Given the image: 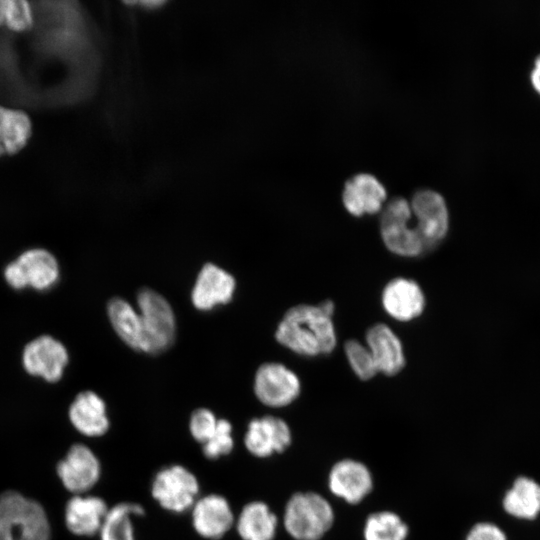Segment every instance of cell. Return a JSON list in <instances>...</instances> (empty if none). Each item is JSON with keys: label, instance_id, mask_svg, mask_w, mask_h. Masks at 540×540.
I'll return each mask as SVG.
<instances>
[{"label": "cell", "instance_id": "obj_14", "mask_svg": "<svg viewBox=\"0 0 540 540\" xmlns=\"http://www.w3.org/2000/svg\"><path fill=\"white\" fill-rule=\"evenodd\" d=\"M328 486L336 497L349 504H357L373 489V477L364 463L355 459H342L332 466Z\"/></svg>", "mask_w": 540, "mask_h": 540}, {"label": "cell", "instance_id": "obj_9", "mask_svg": "<svg viewBox=\"0 0 540 540\" xmlns=\"http://www.w3.org/2000/svg\"><path fill=\"white\" fill-rule=\"evenodd\" d=\"M24 370L48 383L58 382L69 362L65 345L51 335H40L29 341L21 357Z\"/></svg>", "mask_w": 540, "mask_h": 540}, {"label": "cell", "instance_id": "obj_31", "mask_svg": "<svg viewBox=\"0 0 540 540\" xmlns=\"http://www.w3.org/2000/svg\"><path fill=\"white\" fill-rule=\"evenodd\" d=\"M465 540H506V536L497 525L480 522L469 530Z\"/></svg>", "mask_w": 540, "mask_h": 540}, {"label": "cell", "instance_id": "obj_29", "mask_svg": "<svg viewBox=\"0 0 540 540\" xmlns=\"http://www.w3.org/2000/svg\"><path fill=\"white\" fill-rule=\"evenodd\" d=\"M201 446L204 456L210 460L229 455L234 448L232 424L226 419H219L214 433Z\"/></svg>", "mask_w": 540, "mask_h": 540}, {"label": "cell", "instance_id": "obj_25", "mask_svg": "<svg viewBox=\"0 0 540 540\" xmlns=\"http://www.w3.org/2000/svg\"><path fill=\"white\" fill-rule=\"evenodd\" d=\"M107 314L119 338L133 350L141 351L140 316L133 306L120 297H114L107 304Z\"/></svg>", "mask_w": 540, "mask_h": 540}, {"label": "cell", "instance_id": "obj_6", "mask_svg": "<svg viewBox=\"0 0 540 540\" xmlns=\"http://www.w3.org/2000/svg\"><path fill=\"white\" fill-rule=\"evenodd\" d=\"M412 210L403 197L391 199L380 218V232L386 248L403 257H417L427 248L416 226H411Z\"/></svg>", "mask_w": 540, "mask_h": 540}, {"label": "cell", "instance_id": "obj_30", "mask_svg": "<svg viewBox=\"0 0 540 540\" xmlns=\"http://www.w3.org/2000/svg\"><path fill=\"white\" fill-rule=\"evenodd\" d=\"M218 420L208 408L195 409L189 419V432L192 438L201 445L204 444L214 433Z\"/></svg>", "mask_w": 540, "mask_h": 540}, {"label": "cell", "instance_id": "obj_3", "mask_svg": "<svg viewBox=\"0 0 540 540\" xmlns=\"http://www.w3.org/2000/svg\"><path fill=\"white\" fill-rule=\"evenodd\" d=\"M282 522L295 540H320L333 525L334 510L316 492H297L287 501Z\"/></svg>", "mask_w": 540, "mask_h": 540}, {"label": "cell", "instance_id": "obj_17", "mask_svg": "<svg viewBox=\"0 0 540 540\" xmlns=\"http://www.w3.org/2000/svg\"><path fill=\"white\" fill-rule=\"evenodd\" d=\"M68 419L72 427L87 438L102 437L110 427L105 401L91 390L74 397L68 408Z\"/></svg>", "mask_w": 540, "mask_h": 540}, {"label": "cell", "instance_id": "obj_2", "mask_svg": "<svg viewBox=\"0 0 540 540\" xmlns=\"http://www.w3.org/2000/svg\"><path fill=\"white\" fill-rule=\"evenodd\" d=\"M52 528L44 506L9 489L0 494V540H51Z\"/></svg>", "mask_w": 540, "mask_h": 540}, {"label": "cell", "instance_id": "obj_27", "mask_svg": "<svg viewBox=\"0 0 540 540\" xmlns=\"http://www.w3.org/2000/svg\"><path fill=\"white\" fill-rule=\"evenodd\" d=\"M33 25V10L25 0H0V27L25 32Z\"/></svg>", "mask_w": 540, "mask_h": 540}, {"label": "cell", "instance_id": "obj_24", "mask_svg": "<svg viewBox=\"0 0 540 540\" xmlns=\"http://www.w3.org/2000/svg\"><path fill=\"white\" fill-rule=\"evenodd\" d=\"M505 511L520 519H534L540 513V485L531 478L519 477L503 499Z\"/></svg>", "mask_w": 540, "mask_h": 540}, {"label": "cell", "instance_id": "obj_18", "mask_svg": "<svg viewBox=\"0 0 540 540\" xmlns=\"http://www.w3.org/2000/svg\"><path fill=\"white\" fill-rule=\"evenodd\" d=\"M236 287L234 277L212 263H206L199 271L192 289L191 300L198 310H210L229 303Z\"/></svg>", "mask_w": 540, "mask_h": 540}, {"label": "cell", "instance_id": "obj_26", "mask_svg": "<svg viewBox=\"0 0 540 540\" xmlns=\"http://www.w3.org/2000/svg\"><path fill=\"white\" fill-rule=\"evenodd\" d=\"M408 526L392 511H378L370 514L363 527L364 540H406Z\"/></svg>", "mask_w": 540, "mask_h": 540}, {"label": "cell", "instance_id": "obj_15", "mask_svg": "<svg viewBox=\"0 0 540 540\" xmlns=\"http://www.w3.org/2000/svg\"><path fill=\"white\" fill-rule=\"evenodd\" d=\"M109 506L96 495H71L64 507L66 529L78 537H92L99 533Z\"/></svg>", "mask_w": 540, "mask_h": 540}, {"label": "cell", "instance_id": "obj_10", "mask_svg": "<svg viewBox=\"0 0 540 540\" xmlns=\"http://www.w3.org/2000/svg\"><path fill=\"white\" fill-rule=\"evenodd\" d=\"M301 391L298 376L283 364H262L254 378V393L264 405L281 408L294 402Z\"/></svg>", "mask_w": 540, "mask_h": 540}, {"label": "cell", "instance_id": "obj_13", "mask_svg": "<svg viewBox=\"0 0 540 540\" xmlns=\"http://www.w3.org/2000/svg\"><path fill=\"white\" fill-rule=\"evenodd\" d=\"M190 512L193 529L207 540L223 538L235 524L230 503L216 493L199 496Z\"/></svg>", "mask_w": 540, "mask_h": 540}, {"label": "cell", "instance_id": "obj_1", "mask_svg": "<svg viewBox=\"0 0 540 540\" xmlns=\"http://www.w3.org/2000/svg\"><path fill=\"white\" fill-rule=\"evenodd\" d=\"M335 305L325 300L318 305L291 307L275 332L276 340L291 351L307 357L330 354L337 336L332 320Z\"/></svg>", "mask_w": 540, "mask_h": 540}, {"label": "cell", "instance_id": "obj_21", "mask_svg": "<svg viewBox=\"0 0 540 540\" xmlns=\"http://www.w3.org/2000/svg\"><path fill=\"white\" fill-rule=\"evenodd\" d=\"M234 527L242 540H273L278 517L265 502L255 500L243 506Z\"/></svg>", "mask_w": 540, "mask_h": 540}, {"label": "cell", "instance_id": "obj_5", "mask_svg": "<svg viewBox=\"0 0 540 540\" xmlns=\"http://www.w3.org/2000/svg\"><path fill=\"white\" fill-rule=\"evenodd\" d=\"M6 283L14 290L31 288L48 291L60 278V267L56 257L47 249L30 248L9 262L3 271Z\"/></svg>", "mask_w": 540, "mask_h": 540}, {"label": "cell", "instance_id": "obj_28", "mask_svg": "<svg viewBox=\"0 0 540 540\" xmlns=\"http://www.w3.org/2000/svg\"><path fill=\"white\" fill-rule=\"evenodd\" d=\"M344 350L353 372L359 379L370 380L378 373L367 346L355 339H350L345 342Z\"/></svg>", "mask_w": 540, "mask_h": 540}, {"label": "cell", "instance_id": "obj_11", "mask_svg": "<svg viewBox=\"0 0 540 540\" xmlns=\"http://www.w3.org/2000/svg\"><path fill=\"white\" fill-rule=\"evenodd\" d=\"M410 206L426 248L442 241L449 229L448 208L442 195L431 189H420L414 193Z\"/></svg>", "mask_w": 540, "mask_h": 540}, {"label": "cell", "instance_id": "obj_12", "mask_svg": "<svg viewBox=\"0 0 540 540\" xmlns=\"http://www.w3.org/2000/svg\"><path fill=\"white\" fill-rule=\"evenodd\" d=\"M243 442L251 455L267 458L284 452L292 442V433L283 419L265 415L248 423Z\"/></svg>", "mask_w": 540, "mask_h": 540}, {"label": "cell", "instance_id": "obj_33", "mask_svg": "<svg viewBox=\"0 0 540 540\" xmlns=\"http://www.w3.org/2000/svg\"><path fill=\"white\" fill-rule=\"evenodd\" d=\"M138 3L142 4L143 6H146L147 8H156L164 4L165 1L164 0H144V1H138Z\"/></svg>", "mask_w": 540, "mask_h": 540}, {"label": "cell", "instance_id": "obj_16", "mask_svg": "<svg viewBox=\"0 0 540 540\" xmlns=\"http://www.w3.org/2000/svg\"><path fill=\"white\" fill-rule=\"evenodd\" d=\"M381 302L385 312L397 321L419 317L425 308V295L419 284L408 278L390 280L383 288Z\"/></svg>", "mask_w": 540, "mask_h": 540}, {"label": "cell", "instance_id": "obj_20", "mask_svg": "<svg viewBox=\"0 0 540 540\" xmlns=\"http://www.w3.org/2000/svg\"><path fill=\"white\" fill-rule=\"evenodd\" d=\"M365 339L378 373L394 376L404 368L402 343L388 325L377 323L371 326L366 332Z\"/></svg>", "mask_w": 540, "mask_h": 540}, {"label": "cell", "instance_id": "obj_32", "mask_svg": "<svg viewBox=\"0 0 540 540\" xmlns=\"http://www.w3.org/2000/svg\"><path fill=\"white\" fill-rule=\"evenodd\" d=\"M530 83L535 92L540 95V54L534 60L530 73Z\"/></svg>", "mask_w": 540, "mask_h": 540}, {"label": "cell", "instance_id": "obj_4", "mask_svg": "<svg viewBox=\"0 0 540 540\" xmlns=\"http://www.w3.org/2000/svg\"><path fill=\"white\" fill-rule=\"evenodd\" d=\"M141 322V352L159 354L174 342L176 322L169 302L156 291L142 288L137 293Z\"/></svg>", "mask_w": 540, "mask_h": 540}, {"label": "cell", "instance_id": "obj_23", "mask_svg": "<svg viewBox=\"0 0 540 540\" xmlns=\"http://www.w3.org/2000/svg\"><path fill=\"white\" fill-rule=\"evenodd\" d=\"M134 502H120L109 507L99 530V540H136L134 519L144 514Z\"/></svg>", "mask_w": 540, "mask_h": 540}, {"label": "cell", "instance_id": "obj_19", "mask_svg": "<svg viewBox=\"0 0 540 540\" xmlns=\"http://www.w3.org/2000/svg\"><path fill=\"white\" fill-rule=\"evenodd\" d=\"M386 198L384 185L372 174L358 173L344 185L342 201L353 216L375 214L382 209Z\"/></svg>", "mask_w": 540, "mask_h": 540}, {"label": "cell", "instance_id": "obj_8", "mask_svg": "<svg viewBox=\"0 0 540 540\" xmlns=\"http://www.w3.org/2000/svg\"><path fill=\"white\" fill-rule=\"evenodd\" d=\"M56 474L71 495L87 494L101 478V462L88 445L74 443L57 462Z\"/></svg>", "mask_w": 540, "mask_h": 540}, {"label": "cell", "instance_id": "obj_7", "mask_svg": "<svg viewBox=\"0 0 540 540\" xmlns=\"http://www.w3.org/2000/svg\"><path fill=\"white\" fill-rule=\"evenodd\" d=\"M200 485L192 471L180 464L157 471L151 483V495L164 510L180 514L190 511L199 497Z\"/></svg>", "mask_w": 540, "mask_h": 540}, {"label": "cell", "instance_id": "obj_22", "mask_svg": "<svg viewBox=\"0 0 540 540\" xmlns=\"http://www.w3.org/2000/svg\"><path fill=\"white\" fill-rule=\"evenodd\" d=\"M31 135L32 122L24 111L0 105V157L21 151Z\"/></svg>", "mask_w": 540, "mask_h": 540}]
</instances>
